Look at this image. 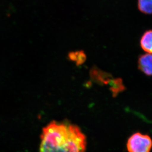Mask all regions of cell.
<instances>
[{
  "mask_svg": "<svg viewBox=\"0 0 152 152\" xmlns=\"http://www.w3.org/2000/svg\"><path fill=\"white\" fill-rule=\"evenodd\" d=\"M39 152H85L86 138L77 126L53 121L43 128Z\"/></svg>",
  "mask_w": 152,
  "mask_h": 152,
  "instance_id": "obj_1",
  "label": "cell"
},
{
  "mask_svg": "<svg viewBox=\"0 0 152 152\" xmlns=\"http://www.w3.org/2000/svg\"><path fill=\"white\" fill-rule=\"evenodd\" d=\"M151 147V138L140 133L134 134L129 139L127 143L129 152H150Z\"/></svg>",
  "mask_w": 152,
  "mask_h": 152,
  "instance_id": "obj_2",
  "label": "cell"
},
{
  "mask_svg": "<svg viewBox=\"0 0 152 152\" xmlns=\"http://www.w3.org/2000/svg\"><path fill=\"white\" fill-rule=\"evenodd\" d=\"M138 65L139 70L147 76H151L152 74V54L146 53L139 56Z\"/></svg>",
  "mask_w": 152,
  "mask_h": 152,
  "instance_id": "obj_3",
  "label": "cell"
},
{
  "mask_svg": "<svg viewBox=\"0 0 152 152\" xmlns=\"http://www.w3.org/2000/svg\"><path fill=\"white\" fill-rule=\"evenodd\" d=\"M140 46L147 53L151 54L152 51V32L151 30L146 31L141 38Z\"/></svg>",
  "mask_w": 152,
  "mask_h": 152,
  "instance_id": "obj_4",
  "label": "cell"
},
{
  "mask_svg": "<svg viewBox=\"0 0 152 152\" xmlns=\"http://www.w3.org/2000/svg\"><path fill=\"white\" fill-rule=\"evenodd\" d=\"M69 58L70 60L75 62L77 66H79L86 61V55L83 51H77L69 53Z\"/></svg>",
  "mask_w": 152,
  "mask_h": 152,
  "instance_id": "obj_5",
  "label": "cell"
},
{
  "mask_svg": "<svg viewBox=\"0 0 152 152\" xmlns=\"http://www.w3.org/2000/svg\"><path fill=\"white\" fill-rule=\"evenodd\" d=\"M138 8L142 13L145 15H151L152 11V0H138Z\"/></svg>",
  "mask_w": 152,
  "mask_h": 152,
  "instance_id": "obj_6",
  "label": "cell"
}]
</instances>
